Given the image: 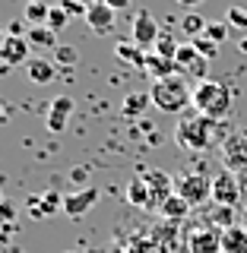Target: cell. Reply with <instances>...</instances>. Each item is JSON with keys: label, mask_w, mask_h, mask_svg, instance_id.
I'll use <instances>...</instances> for the list:
<instances>
[{"label": "cell", "mask_w": 247, "mask_h": 253, "mask_svg": "<svg viewBox=\"0 0 247 253\" xmlns=\"http://www.w3.org/2000/svg\"><path fill=\"white\" fill-rule=\"evenodd\" d=\"M149 98L158 111L165 114H181L187 105H194V89L187 85V79L181 73L174 76H165V79H155L152 89H149Z\"/></svg>", "instance_id": "6da1fadb"}, {"label": "cell", "mask_w": 247, "mask_h": 253, "mask_svg": "<svg viewBox=\"0 0 247 253\" xmlns=\"http://www.w3.org/2000/svg\"><path fill=\"white\" fill-rule=\"evenodd\" d=\"M194 108H197V114L209 117V121L225 117L232 111V89H228V83H222V79H203V83H197Z\"/></svg>", "instance_id": "7a4b0ae2"}, {"label": "cell", "mask_w": 247, "mask_h": 253, "mask_svg": "<svg viewBox=\"0 0 247 253\" xmlns=\"http://www.w3.org/2000/svg\"><path fill=\"white\" fill-rule=\"evenodd\" d=\"M209 126L212 121L203 114H190L184 121L178 124V133H174V139H178V146L190 149V152H200V149L209 146Z\"/></svg>", "instance_id": "3957f363"}, {"label": "cell", "mask_w": 247, "mask_h": 253, "mask_svg": "<svg viewBox=\"0 0 247 253\" xmlns=\"http://www.w3.org/2000/svg\"><path fill=\"white\" fill-rule=\"evenodd\" d=\"M174 193L194 206V203L209 200V196H212V184H209V177L200 174V171H184V174L174 177Z\"/></svg>", "instance_id": "277c9868"}, {"label": "cell", "mask_w": 247, "mask_h": 253, "mask_svg": "<svg viewBox=\"0 0 247 253\" xmlns=\"http://www.w3.org/2000/svg\"><path fill=\"white\" fill-rule=\"evenodd\" d=\"M174 63H178V73L184 76V79H200V83L206 79V70H209V60L200 57V54H197V47L190 44V42L178 47Z\"/></svg>", "instance_id": "5b68a950"}, {"label": "cell", "mask_w": 247, "mask_h": 253, "mask_svg": "<svg viewBox=\"0 0 247 253\" xmlns=\"http://www.w3.org/2000/svg\"><path fill=\"white\" fill-rule=\"evenodd\" d=\"M0 60L3 67H19V63L32 60V44L26 35H3L0 42Z\"/></svg>", "instance_id": "8992f818"}, {"label": "cell", "mask_w": 247, "mask_h": 253, "mask_svg": "<svg viewBox=\"0 0 247 253\" xmlns=\"http://www.w3.org/2000/svg\"><path fill=\"white\" fill-rule=\"evenodd\" d=\"M158 35H162V29L155 26L152 13L149 10H140L137 16H133V26H130V42L137 47H152L158 42Z\"/></svg>", "instance_id": "52a82bcc"}, {"label": "cell", "mask_w": 247, "mask_h": 253, "mask_svg": "<svg viewBox=\"0 0 247 253\" xmlns=\"http://www.w3.org/2000/svg\"><path fill=\"white\" fill-rule=\"evenodd\" d=\"M86 22H89V29L95 35H108V32L114 29V10H111L105 0H92V3L86 6Z\"/></svg>", "instance_id": "ba28073f"}, {"label": "cell", "mask_w": 247, "mask_h": 253, "mask_svg": "<svg viewBox=\"0 0 247 253\" xmlns=\"http://www.w3.org/2000/svg\"><path fill=\"white\" fill-rule=\"evenodd\" d=\"M95 200H99V190L89 187V190H83V193H73V196H63V215H70V218H83L86 212L95 206Z\"/></svg>", "instance_id": "9c48e42d"}, {"label": "cell", "mask_w": 247, "mask_h": 253, "mask_svg": "<svg viewBox=\"0 0 247 253\" xmlns=\"http://www.w3.org/2000/svg\"><path fill=\"white\" fill-rule=\"evenodd\" d=\"M26 76L35 85H48V83H54V79H57V63L48 60V57H32L26 63Z\"/></svg>", "instance_id": "30bf717a"}, {"label": "cell", "mask_w": 247, "mask_h": 253, "mask_svg": "<svg viewBox=\"0 0 247 253\" xmlns=\"http://www.w3.org/2000/svg\"><path fill=\"white\" fill-rule=\"evenodd\" d=\"M143 70H146L152 79H165V76L178 73V63H174V57H165V54H158V51H149L146 60H143Z\"/></svg>", "instance_id": "8fae6325"}, {"label": "cell", "mask_w": 247, "mask_h": 253, "mask_svg": "<svg viewBox=\"0 0 247 253\" xmlns=\"http://www.w3.org/2000/svg\"><path fill=\"white\" fill-rule=\"evenodd\" d=\"M212 200L219 206H232L238 200V184H235V174L232 171H222L216 180H212Z\"/></svg>", "instance_id": "7c38bea8"}, {"label": "cell", "mask_w": 247, "mask_h": 253, "mask_svg": "<svg viewBox=\"0 0 247 253\" xmlns=\"http://www.w3.org/2000/svg\"><path fill=\"white\" fill-rule=\"evenodd\" d=\"M70 114H73V98L60 95V98L51 105V111H48V130H51V133H60V130H67V121H70Z\"/></svg>", "instance_id": "4fadbf2b"}, {"label": "cell", "mask_w": 247, "mask_h": 253, "mask_svg": "<svg viewBox=\"0 0 247 253\" xmlns=\"http://www.w3.org/2000/svg\"><path fill=\"white\" fill-rule=\"evenodd\" d=\"M190 250L194 253H219L222 250V231H212V228H200L190 237Z\"/></svg>", "instance_id": "5bb4252c"}, {"label": "cell", "mask_w": 247, "mask_h": 253, "mask_svg": "<svg viewBox=\"0 0 247 253\" xmlns=\"http://www.w3.org/2000/svg\"><path fill=\"white\" fill-rule=\"evenodd\" d=\"M225 165L235 168V171L247 168V136H244V133H238L235 139L225 142Z\"/></svg>", "instance_id": "9a60e30c"}, {"label": "cell", "mask_w": 247, "mask_h": 253, "mask_svg": "<svg viewBox=\"0 0 247 253\" xmlns=\"http://www.w3.org/2000/svg\"><path fill=\"white\" fill-rule=\"evenodd\" d=\"M26 38H29V44H32V51H57V32L54 29H48V26H29L26 32Z\"/></svg>", "instance_id": "2e32d148"}, {"label": "cell", "mask_w": 247, "mask_h": 253, "mask_svg": "<svg viewBox=\"0 0 247 253\" xmlns=\"http://www.w3.org/2000/svg\"><path fill=\"white\" fill-rule=\"evenodd\" d=\"M57 209H63V196H57L54 190H48L45 196H38V200H29V212L35 218H45V215H54Z\"/></svg>", "instance_id": "e0dca14e"}, {"label": "cell", "mask_w": 247, "mask_h": 253, "mask_svg": "<svg viewBox=\"0 0 247 253\" xmlns=\"http://www.w3.org/2000/svg\"><path fill=\"white\" fill-rule=\"evenodd\" d=\"M222 253H247V228L228 225L222 231Z\"/></svg>", "instance_id": "ac0fdd59"}, {"label": "cell", "mask_w": 247, "mask_h": 253, "mask_svg": "<svg viewBox=\"0 0 247 253\" xmlns=\"http://www.w3.org/2000/svg\"><path fill=\"white\" fill-rule=\"evenodd\" d=\"M127 203L140 206V209H149V206H152V193H149L146 177H130V184H127Z\"/></svg>", "instance_id": "d6986e66"}, {"label": "cell", "mask_w": 247, "mask_h": 253, "mask_svg": "<svg viewBox=\"0 0 247 253\" xmlns=\"http://www.w3.org/2000/svg\"><path fill=\"white\" fill-rule=\"evenodd\" d=\"M48 16H51V10H48L45 0H29L26 3V22H32V26H48Z\"/></svg>", "instance_id": "ffe728a7"}, {"label": "cell", "mask_w": 247, "mask_h": 253, "mask_svg": "<svg viewBox=\"0 0 247 253\" xmlns=\"http://www.w3.org/2000/svg\"><path fill=\"white\" fill-rule=\"evenodd\" d=\"M114 54H117V60H124V63H137V67H143V60H146V54H143L133 42H117Z\"/></svg>", "instance_id": "44dd1931"}, {"label": "cell", "mask_w": 247, "mask_h": 253, "mask_svg": "<svg viewBox=\"0 0 247 253\" xmlns=\"http://www.w3.org/2000/svg\"><path fill=\"white\" fill-rule=\"evenodd\" d=\"M146 105H152V98H149V95H127L121 111H124L127 117H140L143 111H146Z\"/></svg>", "instance_id": "7402d4cb"}, {"label": "cell", "mask_w": 247, "mask_h": 253, "mask_svg": "<svg viewBox=\"0 0 247 253\" xmlns=\"http://www.w3.org/2000/svg\"><path fill=\"white\" fill-rule=\"evenodd\" d=\"M190 44H194L197 54H200V57H206V60H216V57H219V44L212 42V38H206V35L190 38Z\"/></svg>", "instance_id": "603a6c76"}, {"label": "cell", "mask_w": 247, "mask_h": 253, "mask_svg": "<svg viewBox=\"0 0 247 253\" xmlns=\"http://www.w3.org/2000/svg\"><path fill=\"white\" fill-rule=\"evenodd\" d=\"M228 29H232V26H228L225 19H209V22H206V32H203V35L212 38L216 44H222V42L228 38Z\"/></svg>", "instance_id": "cb8c5ba5"}, {"label": "cell", "mask_w": 247, "mask_h": 253, "mask_svg": "<svg viewBox=\"0 0 247 253\" xmlns=\"http://www.w3.org/2000/svg\"><path fill=\"white\" fill-rule=\"evenodd\" d=\"M187 200H181V196L178 193H174V196H168V200H165L162 206H158V209H162V215H171V218H181V215H184V212H187Z\"/></svg>", "instance_id": "d4e9b609"}, {"label": "cell", "mask_w": 247, "mask_h": 253, "mask_svg": "<svg viewBox=\"0 0 247 253\" xmlns=\"http://www.w3.org/2000/svg\"><path fill=\"white\" fill-rule=\"evenodd\" d=\"M184 32H187L190 38H200L203 32H206V19H203V16H197V13H187L184 16Z\"/></svg>", "instance_id": "484cf974"}, {"label": "cell", "mask_w": 247, "mask_h": 253, "mask_svg": "<svg viewBox=\"0 0 247 253\" xmlns=\"http://www.w3.org/2000/svg\"><path fill=\"white\" fill-rule=\"evenodd\" d=\"M225 22H228V26H235V29H244L247 32V10H244V6H228Z\"/></svg>", "instance_id": "4316f807"}, {"label": "cell", "mask_w": 247, "mask_h": 253, "mask_svg": "<svg viewBox=\"0 0 247 253\" xmlns=\"http://www.w3.org/2000/svg\"><path fill=\"white\" fill-rule=\"evenodd\" d=\"M155 44H158V54H165V57H174V54H178V47H181V44H174V38L165 29H162V35H158Z\"/></svg>", "instance_id": "83f0119b"}, {"label": "cell", "mask_w": 247, "mask_h": 253, "mask_svg": "<svg viewBox=\"0 0 247 253\" xmlns=\"http://www.w3.org/2000/svg\"><path fill=\"white\" fill-rule=\"evenodd\" d=\"M76 60H79L76 47H70V44H60L57 47V67H73Z\"/></svg>", "instance_id": "f1b7e54d"}, {"label": "cell", "mask_w": 247, "mask_h": 253, "mask_svg": "<svg viewBox=\"0 0 247 253\" xmlns=\"http://www.w3.org/2000/svg\"><path fill=\"white\" fill-rule=\"evenodd\" d=\"M63 26H67V10H51V16H48V29L60 32Z\"/></svg>", "instance_id": "f546056e"}, {"label": "cell", "mask_w": 247, "mask_h": 253, "mask_svg": "<svg viewBox=\"0 0 247 253\" xmlns=\"http://www.w3.org/2000/svg\"><path fill=\"white\" fill-rule=\"evenodd\" d=\"M105 3L117 13V10H124V6H130V0H105Z\"/></svg>", "instance_id": "4dcf8cb0"}, {"label": "cell", "mask_w": 247, "mask_h": 253, "mask_svg": "<svg viewBox=\"0 0 247 253\" xmlns=\"http://www.w3.org/2000/svg\"><path fill=\"white\" fill-rule=\"evenodd\" d=\"M178 3H187V6H194V3H200V0H178Z\"/></svg>", "instance_id": "1f68e13d"}, {"label": "cell", "mask_w": 247, "mask_h": 253, "mask_svg": "<svg viewBox=\"0 0 247 253\" xmlns=\"http://www.w3.org/2000/svg\"><path fill=\"white\" fill-rule=\"evenodd\" d=\"M241 51H247V38H244V42H241Z\"/></svg>", "instance_id": "d6a6232c"}, {"label": "cell", "mask_w": 247, "mask_h": 253, "mask_svg": "<svg viewBox=\"0 0 247 253\" xmlns=\"http://www.w3.org/2000/svg\"><path fill=\"white\" fill-rule=\"evenodd\" d=\"M3 203H6V200H3V193H0V209H3Z\"/></svg>", "instance_id": "836d02e7"}, {"label": "cell", "mask_w": 247, "mask_h": 253, "mask_svg": "<svg viewBox=\"0 0 247 253\" xmlns=\"http://www.w3.org/2000/svg\"><path fill=\"white\" fill-rule=\"evenodd\" d=\"M0 121H3V108H0Z\"/></svg>", "instance_id": "e575fe53"}, {"label": "cell", "mask_w": 247, "mask_h": 253, "mask_svg": "<svg viewBox=\"0 0 247 253\" xmlns=\"http://www.w3.org/2000/svg\"><path fill=\"white\" fill-rule=\"evenodd\" d=\"M3 35H6V32H3V29H0V38H3Z\"/></svg>", "instance_id": "d590c367"}]
</instances>
